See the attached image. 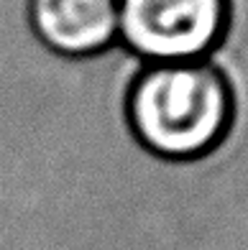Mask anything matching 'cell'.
<instances>
[{"label": "cell", "mask_w": 248, "mask_h": 250, "mask_svg": "<svg viewBox=\"0 0 248 250\" xmlns=\"http://www.w3.org/2000/svg\"><path fill=\"white\" fill-rule=\"evenodd\" d=\"M238 95L212 59L141 64L123 95V120L141 148L164 161H197L220 148Z\"/></svg>", "instance_id": "6da1fadb"}, {"label": "cell", "mask_w": 248, "mask_h": 250, "mask_svg": "<svg viewBox=\"0 0 248 250\" xmlns=\"http://www.w3.org/2000/svg\"><path fill=\"white\" fill-rule=\"evenodd\" d=\"M230 23V0H118V43L143 64L210 59Z\"/></svg>", "instance_id": "7a4b0ae2"}, {"label": "cell", "mask_w": 248, "mask_h": 250, "mask_svg": "<svg viewBox=\"0 0 248 250\" xmlns=\"http://www.w3.org/2000/svg\"><path fill=\"white\" fill-rule=\"evenodd\" d=\"M36 39L62 56H95L118 43V0H28Z\"/></svg>", "instance_id": "3957f363"}]
</instances>
